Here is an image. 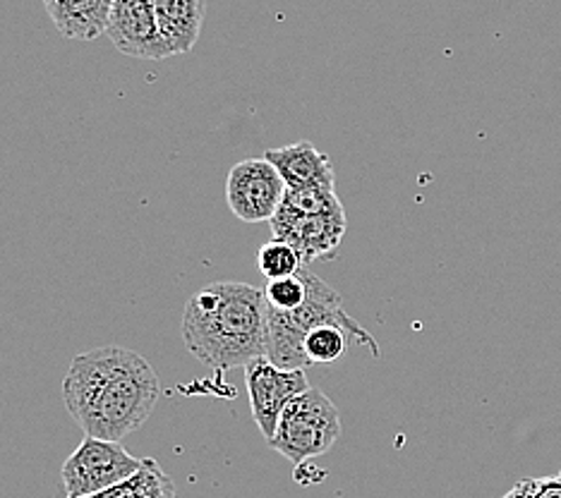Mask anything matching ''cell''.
Here are the masks:
<instances>
[{"instance_id":"obj_13","label":"cell","mask_w":561,"mask_h":498,"mask_svg":"<svg viewBox=\"0 0 561 498\" xmlns=\"http://www.w3.org/2000/svg\"><path fill=\"white\" fill-rule=\"evenodd\" d=\"M351 338H355L346 326L322 324L312 328L302 343V355L310 367L314 364H334L351 348Z\"/></svg>"},{"instance_id":"obj_8","label":"cell","mask_w":561,"mask_h":498,"mask_svg":"<svg viewBox=\"0 0 561 498\" xmlns=\"http://www.w3.org/2000/svg\"><path fill=\"white\" fill-rule=\"evenodd\" d=\"M272 223L274 240L286 242L300 254L308 266L317 259L336 257L341 240L346 235V211L341 213H296L278 209Z\"/></svg>"},{"instance_id":"obj_6","label":"cell","mask_w":561,"mask_h":498,"mask_svg":"<svg viewBox=\"0 0 561 498\" xmlns=\"http://www.w3.org/2000/svg\"><path fill=\"white\" fill-rule=\"evenodd\" d=\"M286 197L284 177L266 159H248L228 171L226 201L236 219L245 223L272 221Z\"/></svg>"},{"instance_id":"obj_19","label":"cell","mask_w":561,"mask_h":498,"mask_svg":"<svg viewBox=\"0 0 561 498\" xmlns=\"http://www.w3.org/2000/svg\"><path fill=\"white\" fill-rule=\"evenodd\" d=\"M559 477H561V472H559Z\"/></svg>"},{"instance_id":"obj_5","label":"cell","mask_w":561,"mask_h":498,"mask_svg":"<svg viewBox=\"0 0 561 498\" xmlns=\"http://www.w3.org/2000/svg\"><path fill=\"white\" fill-rule=\"evenodd\" d=\"M142 465L145 460L130 455L116 441L84 437L62 465L60 477L68 498H89L133 479Z\"/></svg>"},{"instance_id":"obj_14","label":"cell","mask_w":561,"mask_h":498,"mask_svg":"<svg viewBox=\"0 0 561 498\" xmlns=\"http://www.w3.org/2000/svg\"><path fill=\"white\" fill-rule=\"evenodd\" d=\"M280 209L296 211V213H341L343 204L336 195V185H317V187L286 189Z\"/></svg>"},{"instance_id":"obj_15","label":"cell","mask_w":561,"mask_h":498,"mask_svg":"<svg viewBox=\"0 0 561 498\" xmlns=\"http://www.w3.org/2000/svg\"><path fill=\"white\" fill-rule=\"evenodd\" d=\"M308 271L310 268H300V274L296 276L270 280L266 288L262 290L264 304L280 312L298 310V306L308 300Z\"/></svg>"},{"instance_id":"obj_3","label":"cell","mask_w":561,"mask_h":498,"mask_svg":"<svg viewBox=\"0 0 561 498\" xmlns=\"http://www.w3.org/2000/svg\"><path fill=\"white\" fill-rule=\"evenodd\" d=\"M322 324L346 326L355 340L365 343L375 357L379 355L377 340L346 312L339 292L327 280L308 271V300L298 310L280 312L266 306V357L270 362L278 369H308L310 364L302 355V343L312 328Z\"/></svg>"},{"instance_id":"obj_11","label":"cell","mask_w":561,"mask_h":498,"mask_svg":"<svg viewBox=\"0 0 561 498\" xmlns=\"http://www.w3.org/2000/svg\"><path fill=\"white\" fill-rule=\"evenodd\" d=\"M116 0H44L56 30L75 42H94L106 34Z\"/></svg>"},{"instance_id":"obj_18","label":"cell","mask_w":561,"mask_h":498,"mask_svg":"<svg viewBox=\"0 0 561 498\" xmlns=\"http://www.w3.org/2000/svg\"><path fill=\"white\" fill-rule=\"evenodd\" d=\"M500 498H535V491H533V479H520L516 487L508 489L504 496Z\"/></svg>"},{"instance_id":"obj_17","label":"cell","mask_w":561,"mask_h":498,"mask_svg":"<svg viewBox=\"0 0 561 498\" xmlns=\"http://www.w3.org/2000/svg\"><path fill=\"white\" fill-rule=\"evenodd\" d=\"M535 498H561V477H540L533 479Z\"/></svg>"},{"instance_id":"obj_16","label":"cell","mask_w":561,"mask_h":498,"mask_svg":"<svg viewBox=\"0 0 561 498\" xmlns=\"http://www.w3.org/2000/svg\"><path fill=\"white\" fill-rule=\"evenodd\" d=\"M257 266H260V274L266 280L296 276V274H300V268H305L300 254L280 240H272V242H266V245H262V250L257 254Z\"/></svg>"},{"instance_id":"obj_1","label":"cell","mask_w":561,"mask_h":498,"mask_svg":"<svg viewBox=\"0 0 561 498\" xmlns=\"http://www.w3.org/2000/svg\"><path fill=\"white\" fill-rule=\"evenodd\" d=\"M161 383L154 369L121 345L75 357L62 379V401L87 437L116 441L130 437L154 413Z\"/></svg>"},{"instance_id":"obj_9","label":"cell","mask_w":561,"mask_h":498,"mask_svg":"<svg viewBox=\"0 0 561 498\" xmlns=\"http://www.w3.org/2000/svg\"><path fill=\"white\" fill-rule=\"evenodd\" d=\"M106 34L125 56L145 60L171 58L157 24L154 0H116Z\"/></svg>"},{"instance_id":"obj_7","label":"cell","mask_w":561,"mask_h":498,"mask_svg":"<svg viewBox=\"0 0 561 498\" xmlns=\"http://www.w3.org/2000/svg\"><path fill=\"white\" fill-rule=\"evenodd\" d=\"M245 386L250 395V410L264 441L274 439L280 413L286 405L310 389L305 369H278L270 357H260L245 367Z\"/></svg>"},{"instance_id":"obj_2","label":"cell","mask_w":561,"mask_h":498,"mask_svg":"<svg viewBox=\"0 0 561 498\" xmlns=\"http://www.w3.org/2000/svg\"><path fill=\"white\" fill-rule=\"evenodd\" d=\"M181 334L190 355L221 372L266 357L262 290L238 280L199 288L185 304Z\"/></svg>"},{"instance_id":"obj_4","label":"cell","mask_w":561,"mask_h":498,"mask_svg":"<svg viewBox=\"0 0 561 498\" xmlns=\"http://www.w3.org/2000/svg\"><path fill=\"white\" fill-rule=\"evenodd\" d=\"M341 437L339 407L327 393L310 386L298 398H293L280 413L274 439L270 441L276 453L300 467L334 449Z\"/></svg>"},{"instance_id":"obj_12","label":"cell","mask_w":561,"mask_h":498,"mask_svg":"<svg viewBox=\"0 0 561 498\" xmlns=\"http://www.w3.org/2000/svg\"><path fill=\"white\" fill-rule=\"evenodd\" d=\"M154 10L169 56L190 54L202 34L207 0H154Z\"/></svg>"},{"instance_id":"obj_10","label":"cell","mask_w":561,"mask_h":498,"mask_svg":"<svg viewBox=\"0 0 561 498\" xmlns=\"http://www.w3.org/2000/svg\"><path fill=\"white\" fill-rule=\"evenodd\" d=\"M264 159L270 161L278 175L284 177L286 189L336 185V173L331 159L312 142H296L278 149H266Z\"/></svg>"}]
</instances>
